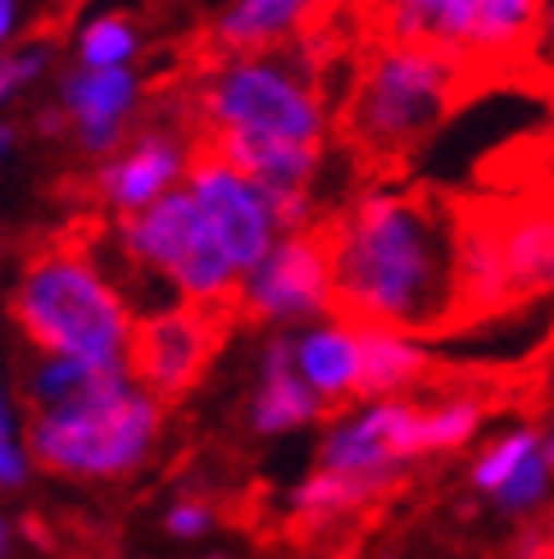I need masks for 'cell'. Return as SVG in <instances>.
I'll return each instance as SVG.
<instances>
[{
	"label": "cell",
	"mask_w": 554,
	"mask_h": 559,
	"mask_svg": "<svg viewBox=\"0 0 554 559\" xmlns=\"http://www.w3.org/2000/svg\"><path fill=\"white\" fill-rule=\"evenodd\" d=\"M337 314L432 332L459 319L455 218L409 191H364L327 228Z\"/></svg>",
	"instance_id": "cell-1"
},
{
	"label": "cell",
	"mask_w": 554,
	"mask_h": 559,
	"mask_svg": "<svg viewBox=\"0 0 554 559\" xmlns=\"http://www.w3.org/2000/svg\"><path fill=\"white\" fill-rule=\"evenodd\" d=\"M468 78L478 73L446 50L386 37L364 60L346 100V128L354 146L369 155L413 151L446 123Z\"/></svg>",
	"instance_id": "cell-2"
},
{
	"label": "cell",
	"mask_w": 554,
	"mask_h": 559,
	"mask_svg": "<svg viewBox=\"0 0 554 559\" xmlns=\"http://www.w3.org/2000/svg\"><path fill=\"white\" fill-rule=\"evenodd\" d=\"M14 319L46 355H73L100 369H128V305L105 273L82 255H46L23 273Z\"/></svg>",
	"instance_id": "cell-3"
},
{
	"label": "cell",
	"mask_w": 554,
	"mask_h": 559,
	"mask_svg": "<svg viewBox=\"0 0 554 559\" xmlns=\"http://www.w3.org/2000/svg\"><path fill=\"white\" fill-rule=\"evenodd\" d=\"M159 428V401L119 378L92 396L50 405L33 418V451L55 473L123 478L146 460Z\"/></svg>",
	"instance_id": "cell-4"
},
{
	"label": "cell",
	"mask_w": 554,
	"mask_h": 559,
	"mask_svg": "<svg viewBox=\"0 0 554 559\" xmlns=\"http://www.w3.org/2000/svg\"><path fill=\"white\" fill-rule=\"evenodd\" d=\"M373 19L382 37L436 46L482 78L532 60L541 0H373Z\"/></svg>",
	"instance_id": "cell-5"
},
{
	"label": "cell",
	"mask_w": 554,
	"mask_h": 559,
	"mask_svg": "<svg viewBox=\"0 0 554 559\" xmlns=\"http://www.w3.org/2000/svg\"><path fill=\"white\" fill-rule=\"evenodd\" d=\"M201 109L209 128H237V132H264L287 136V142L323 146L327 136V105L323 92L291 50H251L241 60L224 64L209 82Z\"/></svg>",
	"instance_id": "cell-6"
},
{
	"label": "cell",
	"mask_w": 554,
	"mask_h": 559,
	"mask_svg": "<svg viewBox=\"0 0 554 559\" xmlns=\"http://www.w3.org/2000/svg\"><path fill=\"white\" fill-rule=\"evenodd\" d=\"M123 250L136 269L159 273L191 305H224L241 287V273L191 187L164 191L159 201L136 210L123 223Z\"/></svg>",
	"instance_id": "cell-7"
},
{
	"label": "cell",
	"mask_w": 554,
	"mask_h": 559,
	"mask_svg": "<svg viewBox=\"0 0 554 559\" xmlns=\"http://www.w3.org/2000/svg\"><path fill=\"white\" fill-rule=\"evenodd\" d=\"M237 296L264 323H314L323 314H337L327 228L282 233L251 273H241Z\"/></svg>",
	"instance_id": "cell-8"
},
{
	"label": "cell",
	"mask_w": 554,
	"mask_h": 559,
	"mask_svg": "<svg viewBox=\"0 0 554 559\" xmlns=\"http://www.w3.org/2000/svg\"><path fill=\"white\" fill-rule=\"evenodd\" d=\"M186 187L196 191V201L209 214L214 233H218V241H224L228 260L237 264V273H251L273 250V241L282 237L277 214L268 205V191L251 174H241L237 164H228L224 155L205 151L196 164H191Z\"/></svg>",
	"instance_id": "cell-9"
},
{
	"label": "cell",
	"mask_w": 554,
	"mask_h": 559,
	"mask_svg": "<svg viewBox=\"0 0 554 559\" xmlns=\"http://www.w3.org/2000/svg\"><path fill=\"white\" fill-rule=\"evenodd\" d=\"M209 355V319L196 310H159L142 328H132L128 369L159 396H178L196 382Z\"/></svg>",
	"instance_id": "cell-10"
},
{
	"label": "cell",
	"mask_w": 554,
	"mask_h": 559,
	"mask_svg": "<svg viewBox=\"0 0 554 559\" xmlns=\"http://www.w3.org/2000/svg\"><path fill=\"white\" fill-rule=\"evenodd\" d=\"M455 300H459V319L501 314L514 305L491 210H463L455 218Z\"/></svg>",
	"instance_id": "cell-11"
},
{
	"label": "cell",
	"mask_w": 554,
	"mask_h": 559,
	"mask_svg": "<svg viewBox=\"0 0 554 559\" xmlns=\"http://www.w3.org/2000/svg\"><path fill=\"white\" fill-rule=\"evenodd\" d=\"M491 214H495V237H501L514 305L554 296V201H522Z\"/></svg>",
	"instance_id": "cell-12"
},
{
	"label": "cell",
	"mask_w": 554,
	"mask_h": 559,
	"mask_svg": "<svg viewBox=\"0 0 554 559\" xmlns=\"http://www.w3.org/2000/svg\"><path fill=\"white\" fill-rule=\"evenodd\" d=\"M296 346V369L304 373L327 405L359 401V369H364V346H359V323L337 319H314L310 328L291 342Z\"/></svg>",
	"instance_id": "cell-13"
},
{
	"label": "cell",
	"mask_w": 554,
	"mask_h": 559,
	"mask_svg": "<svg viewBox=\"0 0 554 559\" xmlns=\"http://www.w3.org/2000/svg\"><path fill=\"white\" fill-rule=\"evenodd\" d=\"M205 151L224 155L228 164H237L241 174H251L264 187H310L323 159V146L264 136V132H237V128H214Z\"/></svg>",
	"instance_id": "cell-14"
},
{
	"label": "cell",
	"mask_w": 554,
	"mask_h": 559,
	"mask_svg": "<svg viewBox=\"0 0 554 559\" xmlns=\"http://www.w3.org/2000/svg\"><path fill=\"white\" fill-rule=\"evenodd\" d=\"M182 169H186V151L178 142H169V136H142L136 151L105 164L96 187L115 210L136 214V210H146L150 201H159V195L178 182Z\"/></svg>",
	"instance_id": "cell-15"
},
{
	"label": "cell",
	"mask_w": 554,
	"mask_h": 559,
	"mask_svg": "<svg viewBox=\"0 0 554 559\" xmlns=\"http://www.w3.org/2000/svg\"><path fill=\"white\" fill-rule=\"evenodd\" d=\"M323 405L327 401L296 369V346L287 337L268 342V350H264V378H260V391H255V428L268 432V437L304 428V424H314V418L323 414Z\"/></svg>",
	"instance_id": "cell-16"
},
{
	"label": "cell",
	"mask_w": 554,
	"mask_h": 559,
	"mask_svg": "<svg viewBox=\"0 0 554 559\" xmlns=\"http://www.w3.org/2000/svg\"><path fill=\"white\" fill-rule=\"evenodd\" d=\"M359 346H364V369H359V401L405 396V391L427 373V350L405 328L359 323Z\"/></svg>",
	"instance_id": "cell-17"
},
{
	"label": "cell",
	"mask_w": 554,
	"mask_h": 559,
	"mask_svg": "<svg viewBox=\"0 0 554 559\" xmlns=\"http://www.w3.org/2000/svg\"><path fill=\"white\" fill-rule=\"evenodd\" d=\"M318 10V0H237V10L218 23V46L228 50H260L277 37L296 33Z\"/></svg>",
	"instance_id": "cell-18"
},
{
	"label": "cell",
	"mask_w": 554,
	"mask_h": 559,
	"mask_svg": "<svg viewBox=\"0 0 554 559\" xmlns=\"http://www.w3.org/2000/svg\"><path fill=\"white\" fill-rule=\"evenodd\" d=\"M136 100V82L123 64H109V69H92L69 78L64 87V105L73 109L77 119H123V109Z\"/></svg>",
	"instance_id": "cell-19"
},
{
	"label": "cell",
	"mask_w": 554,
	"mask_h": 559,
	"mask_svg": "<svg viewBox=\"0 0 554 559\" xmlns=\"http://www.w3.org/2000/svg\"><path fill=\"white\" fill-rule=\"evenodd\" d=\"M382 491L369 487V483H359V478H346V473L337 468H314L310 478H304L291 496V506L300 514H310V519H337V514H354V510H364L373 506Z\"/></svg>",
	"instance_id": "cell-20"
},
{
	"label": "cell",
	"mask_w": 554,
	"mask_h": 559,
	"mask_svg": "<svg viewBox=\"0 0 554 559\" xmlns=\"http://www.w3.org/2000/svg\"><path fill=\"white\" fill-rule=\"evenodd\" d=\"M537 445H541V428H509L501 437H491L482 445V455L473 460V468H468V487L491 500L495 491L514 478V468L528 460Z\"/></svg>",
	"instance_id": "cell-21"
},
{
	"label": "cell",
	"mask_w": 554,
	"mask_h": 559,
	"mask_svg": "<svg viewBox=\"0 0 554 559\" xmlns=\"http://www.w3.org/2000/svg\"><path fill=\"white\" fill-rule=\"evenodd\" d=\"M482 401L473 396H446L436 405H423V441L427 455H446V451H463L468 441L482 432Z\"/></svg>",
	"instance_id": "cell-22"
},
{
	"label": "cell",
	"mask_w": 554,
	"mask_h": 559,
	"mask_svg": "<svg viewBox=\"0 0 554 559\" xmlns=\"http://www.w3.org/2000/svg\"><path fill=\"white\" fill-rule=\"evenodd\" d=\"M136 50V33L123 19H100L82 33V64L109 69V64H128V55Z\"/></svg>",
	"instance_id": "cell-23"
},
{
	"label": "cell",
	"mask_w": 554,
	"mask_h": 559,
	"mask_svg": "<svg viewBox=\"0 0 554 559\" xmlns=\"http://www.w3.org/2000/svg\"><path fill=\"white\" fill-rule=\"evenodd\" d=\"M23 478H27V455L14 441L10 405H5V391H0V487H23Z\"/></svg>",
	"instance_id": "cell-24"
},
{
	"label": "cell",
	"mask_w": 554,
	"mask_h": 559,
	"mask_svg": "<svg viewBox=\"0 0 554 559\" xmlns=\"http://www.w3.org/2000/svg\"><path fill=\"white\" fill-rule=\"evenodd\" d=\"M532 64H537L541 73H554V0H541L537 41H532Z\"/></svg>",
	"instance_id": "cell-25"
},
{
	"label": "cell",
	"mask_w": 554,
	"mask_h": 559,
	"mask_svg": "<svg viewBox=\"0 0 554 559\" xmlns=\"http://www.w3.org/2000/svg\"><path fill=\"white\" fill-rule=\"evenodd\" d=\"M77 142L87 151H115L119 146V119H77Z\"/></svg>",
	"instance_id": "cell-26"
},
{
	"label": "cell",
	"mask_w": 554,
	"mask_h": 559,
	"mask_svg": "<svg viewBox=\"0 0 554 559\" xmlns=\"http://www.w3.org/2000/svg\"><path fill=\"white\" fill-rule=\"evenodd\" d=\"M209 527H214V514L205 506H178L169 514V533L173 537H201V533H209Z\"/></svg>",
	"instance_id": "cell-27"
},
{
	"label": "cell",
	"mask_w": 554,
	"mask_h": 559,
	"mask_svg": "<svg viewBox=\"0 0 554 559\" xmlns=\"http://www.w3.org/2000/svg\"><path fill=\"white\" fill-rule=\"evenodd\" d=\"M10 27H14V0H0V41L10 37Z\"/></svg>",
	"instance_id": "cell-28"
},
{
	"label": "cell",
	"mask_w": 554,
	"mask_h": 559,
	"mask_svg": "<svg viewBox=\"0 0 554 559\" xmlns=\"http://www.w3.org/2000/svg\"><path fill=\"white\" fill-rule=\"evenodd\" d=\"M541 445H545V460L554 464V414L545 418V428H541Z\"/></svg>",
	"instance_id": "cell-29"
},
{
	"label": "cell",
	"mask_w": 554,
	"mask_h": 559,
	"mask_svg": "<svg viewBox=\"0 0 554 559\" xmlns=\"http://www.w3.org/2000/svg\"><path fill=\"white\" fill-rule=\"evenodd\" d=\"M10 142H14V132H10V128H0V159H5V151H10Z\"/></svg>",
	"instance_id": "cell-30"
},
{
	"label": "cell",
	"mask_w": 554,
	"mask_h": 559,
	"mask_svg": "<svg viewBox=\"0 0 554 559\" xmlns=\"http://www.w3.org/2000/svg\"><path fill=\"white\" fill-rule=\"evenodd\" d=\"M10 550V527H5V519H0V555Z\"/></svg>",
	"instance_id": "cell-31"
},
{
	"label": "cell",
	"mask_w": 554,
	"mask_h": 559,
	"mask_svg": "<svg viewBox=\"0 0 554 559\" xmlns=\"http://www.w3.org/2000/svg\"><path fill=\"white\" fill-rule=\"evenodd\" d=\"M545 555H554V519H550V533H545Z\"/></svg>",
	"instance_id": "cell-32"
},
{
	"label": "cell",
	"mask_w": 554,
	"mask_h": 559,
	"mask_svg": "<svg viewBox=\"0 0 554 559\" xmlns=\"http://www.w3.org/2000/svg\"><path fill=\"white\" fill-rule=\"evenodd\" d=\"M550 201H554V174H550Z\"/></svg>",
	"instance_id": "cell-33"
}]
</instances>
